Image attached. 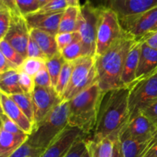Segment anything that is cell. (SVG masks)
Returning <instances> with one entry per match:
<instances>
[{
  "instance_id": "5",
  "label": "cell",
  "mask_w": 157,
  "mask_h": 157,
  "mask_svg": "<svg viewBox=\"0 0 157 157\" xmlns=\"http://www.w3.org/2000/svg\"><path fill=\"white\" fill-rule=\"evenodd\" d=\"M99 7L97 26L96 56L103 55L125 33L116 12L101 5Z\"/></svg>"
},
{
  "instance_id": "47",
  "label": "cell",
  "mask_w": 157,
  "mask_h": 157,
  "mask_svg": "<svg viewBox=\"0 0 157 157\" xmlns=\"http://www.w3.org/2000/svg\"><path fill=\"white\" fill-rule=\"evenodd\" d=\"M68 6H74V7H80V0H66Z\"/></svg>"
},
{
  "instance_id": "7",
  "label": "cell",
  "mask_w": 157,
  "mask_h": 157,
  "mask_svg": "<svg viewBox=\"0 0 157 157\" xmlns=\"http://www.w3.org/2000/svg\"><path fill=\"white\" fill-rule=\"evenodd\" d=\"M96 82H98V74L95 67V57H81L74 61L70 82L61 101H71Z\"/></svg>"
},
{
  "instance_id": "18",
  "label": "cell",
  "mask_w": 157,
  "mask_h": 157,
  "mask_svg": "<svg viewBox=\"0 0 157 157\" xmlns=\"http://www.w3.org/2000/svg\"><path fill=\"white\" fill-rule=\"evenodd\" d=\"M156 71H157V50L142 41L136 80L148 76Z\"/></svg>"
},
{
  "instance_id": "19",
  "label": "cell",
  "mask_w": 157,
  "mask_h": 157,
  "mask_svg": "<svg viewBox=\"0 0 157 157\" xmlns=\"http://www.w3.org/2000/svg\"><path fill=\"white\" fill-rule=\"evenodd\" d=\"M29 135H15L0 128V157H9L27 141Z\"/></svg>"
},
{
  "instance_id": "52",
  "label": "cell",
  "mask_w": 157,
  "mask_h": 157,
  "mask_svg": "<svg viewBox=\"0 0 157 157\" xmlns=\"http://www.w3.org/2000/svg\"><path fill=\"white\" fill-rule=\"evenodd\" d=\"M145 157H153V156H151L150 154H149V153H147V155H146Z\"/></svg>"
},
{
  "instance_id": "36",
  "label": "cell",
  "mask_w": 157,
  "mask_h": 157,
  "mask_svg": "<svg viewBox=\"0 0 157 157\" xmlns=\"http://www.w3.org/2000/svg\"><path fill=\"white\" fill-rule=\"evenodd\" d=\"M68 7L66 0H51L44 5L38 12H48V13H55V12H64Z\"/></svg>"
},
{
  "instance_id": "12",
  "label": "cell",
  "mask_w": 157,
  "mask_h": 157,
  "mask_svg": "<svg viewBox=\"0 0 157 157\" xmlns=\"http://www.w3.org/2000/svg\"><path fill=\"white\" fill-rule=\"evenodd\" d=\"M30 31L31 29L25 16L21 15H12L9 31L3 39L26 58Z\"/></svg>"
},
{
  "instance_id": "1",
  "label": "cell",
  "mask_w": 157,
  "mask_h": 157,
  "mask_svg": "<svg viewBox=\"0 0 157 157\" xmlns=\"http://www.w3.org/2000/svg\"><path fill=\"white\" fill-rule=\"evenodd\" d=\"M129 91V87H121L103 92L96 127L89 139L101 140L120 136L130 118Z\"/></svg>"
},
{
  "instance_id": "8",
  "label": "cell",
  "mask_w": 157,
  "mask_h": 157,
  "mask_svg": "<svg viewBox=\"0 0 157 157\" xmlns=\"http://www.w3.org/2000/svg\"><path fill=\"white\" fill-rule=\"evenodd\" d=\"M129 89V111L130 118H131L142 113L157 99V71L136 80Z\"/></svg>"
},
{
  "instance_id": "34",
  "label": "cell",
  "mask_w": 157,
  "mask_h": 157,
  "mask_svg": "<svg viewBox=\"0 0 157 157\" xmlns=\"http://www.w3.org/2000/svg\"><path fill=\"white\" fill-rule=\"evenodd\" d=\"M57 44H58L59 52L62 49L72 44L77 40L81 39L80 35L78 32H64V33H58L55 35Z\"/></svg>"
},
{
  "instance_id": "51",
  "label": "cell",
  "mask_w": 157,
  "mask_h": 157,
  "mask_svg": "<svg viewBox=\"0 0 157 157\" xmlns=\"http://www.w3.org/2000/svg\"><path fill=\"white\" fill-rule=\"evenodd\" d=\"M155 31H157V23H156V25H155V27L153 28V30L151 31V32H155Z\"/></svg>"
},
{
  "instance_id": "38",
  "label": "cell",
  "mask_w": 157,
  "mask_h": 157,
  "mask_svg": "<svg viewBox=\"0 0 157 157\" xmlns=\"http://www.w3.org/2000/svg\"><path fill=\"white\" fill-rule=\"evenodd\" d=\"M27 58H39V59L45 60V61L47 60V58L41 51V48L35 41V40L32 38L31 34L27 47Z\"/></svg>"
},
{
  "instance_id": "37",
  "label": "cell",
  "mask_w": 157,
  "mask_h": 157,
  "mask_svg": "<svg viewBox=\"0 0 157 157\" xmlns=\"http://www.w3.org/2000/svg\"><path fill=\"white\" fill-rule=\"evenodd\" d=\"M19 71V85L24 94L32 95L35 87L34 78L29 76L25 72L18 70Z\"/></svg>"
},
{
  "instance_id": "33",
  "label": "cell",
  "mask_w": 157,
  "mask_h": 157,
  "mask_svg": "<svg viewBox=\"0 0 157 157\" xmlns=\"http://www.w3.org/2000/svg\"><path fill=\"white\" fill-rule=\"evenodd\" d=\"M20 14L23 16L38 12L40 9L38 0H15Z\"/></svg>"
},
{
  "instance_id": "50",
  "label": "cell",
  "mask_w": 157,
  "mask_h": 157,
  "mask_svg": "<svg viewBox=\"0 0 157 157\" xmlns=\"http://www.w3.org/2000/svg\"><path fill=\"white\" fill-rule=\"evenodd\" d=\"M82 157H90V156H89V153H88V151H87H87L85 152V153H84V156H83Z\"/></svg>"
},
{
  "instance_id": "21",
  "label": "cell",
  "mask_w": 157,
  "mask_h": 157,
  "mask_svg": "<svg viewBox=\"0 0 157 157\" xmlns=\"http://www.w3.org/2000/svg\"><path fill=\"white\" fill-rule=\"evenodd\" d=\"M120 141L124 157H145L151 143H142L130 136L120 133Z\"/></svg>"
},
{
  "instance_id": "6",
  "label": "cell",
  "mask_w": 157,
  "mask_h": 157,
  "mask_svg": "<svg viewBox=\"0 0 157 157\" xmlns=\"http://www.w3.org/2000/svg\"><path fill=\"white\" fill-rule=\"evenodd\" d=\"M99 6H94L90 0H86L79 7L77 32L83 44L84 56H96L97 26Z\"/></svg>"
},
{
  "instance_id": "4",
  "label": "cell",
  "mask_w": 157,
  "mask_h": 157,
  "mask_svg": "<svg viewBox=\"0 0 157 157\" xmlns=\"http://www.w3.org/2000/svg\"><path fill=\"white\" fill-rule=\"evenodd\" d=\"M68 114L69 102L61 101L33 127L26 142L35 148L45 150L68 126Z\"/></svg>"
},
{
  "instance_id": "26",
  "label": "cell",
  "mask_w": 157,
  "mask_h": 157,
  "mask_svg": "<svg viewBox=\"0 0 157 157\" xmlns=\"http://www.w3.org/2000/svg\"><path fill=\"white\" fill-rule=\"evenodd\" d=\"M10 98L15 101V104L22 110L23 113L32 121L34 125V106L32 95L20 93L11 95Z\"/></svg>"
},
{
  "instance_id": "41",
  "label": "cell",
  "mask_w": 157,
  "mask_h": 157,
  "mask_svg": "<svg viewBox=\"0 0 157 157\" xmlns=\"http://www.w3.org/2000/svg\"><path fill=\"white\" fill-rule=\"evenodd\" d=\"M142 113L150 120V122L157 129V99L153 101L152 104H150L142 112Z\"/></svg>"
},
{
  "instance_id": "16",
  "label": "cell",
  "mask_w": 157,
  "mask_h": 157,
  "mask_svg": "<svg viewBox=\"0 0 157 157\" xmlns=\"http://www.w3.org/2000/svg\"><path fill=\"white\" fill-rule=\"evenodd\" d=\"M0 105L1 112L7 115L29 136L32 133L34 127L33 124L10 96L0 92Z\"/></svg>"
},
{
  "instance_id": "27",
  "label": "cell",
  "mask_w": 157,
  "mask_h": 157,
  "mask_svg": "<svg viewBox=\"0 0 157 157\" xmlns=\"http://www.w3.org/2000/svg\"><path fill=\"white\" fill-rule=\"evenodd\" d=\"M74 68V61L73 62H68L66 61L63 65L61 69V74H60L59 78H58V83L56 84V87H55V91L57 92L58 96L62 98L69 82H70L71 77L72 71Z\"/></svg>"
},
{
  "instance_id": "20",
  "label": "cell",
  "mask_w": 157,
  "mask_h": 157,
  "mask_svg": "<svg viewBox=\"0 0 157 157\" xmlns=\"http://www.w3.org/2000/svg\"><path fill=\"white\" fill-rule=\"evenodd\" d=\"M118 137L111 136L101 140L87 139L86 141L89 156L90 157H113L114 141Z\"/></svg>"
},
{
  "instance_id": "44",
  "label": "cell",
  "mask_w": 157,
  "mask_h": 157,
  "mask_svg": "<svg viewBox=\"0 0 157 157\" xmlns=\"http://www.w3.org/2000/svg\"><path fill=\"white\" fill-rule=\"evenodd\" d=\"M0 4L4 5L10 9L12 15H21L18 11L15 0H0Z\"/></svg>"
},
{
  "instance_id": "32",
  "label": "cell",
  "mask_w": 157,
  "mask_h": 157,
  "mask_svg": "<svg viewBox=\"0 0 157 157\" xmlns=\"http://www.w3.org/2000/svg\"><path fill=\"white\" fill-rule=\"evenodd\" d=\"M44 151V150L35 148L25 142L9 157H41Z\"/></svg>"
},
{
  "instance_id": "31",
  "label": "cell",
  "mask_w": 157,
  "mask_h": 157,
  "mask_svg": "<svg viewBox=\"0 0 157 157\" xmlns=\"http://www.w3.org/2000/svg\"><path fill=\"white\" fill-rule=\"evenodd\" d=\"M12 15V12L9 8L0 4V40L5 38L9 31Z\"/></svg>"
},
{
  "instance_id": "11",
  "label": "cell",
  "mask_w": 157,
  "mask_h": 157,
  "mask_svg": "<svg viewBox=\"0 0 157 157\" xmlns=\"http://www.w3.org/2000/svg\"><path fill=\"white\" fill-rule=\"evenodd\" d=\"M88 138L81 129L68 125L52 141L41 157H64L77 141Z\"/></svg>"
},
{
  "instance_id": "43",
  "label": "cell",
  "mask_w": 157,
  "mask_h": 157,
  "mask_svg": "<svg viewBox=\"0 0 157 157\" xmlns=\"http://www.w3.org/2000/svg\"><path fill=\"white\" fill-rule=\"evenodd\" d=\"M140 40L145 42L150 47L157 50V31L149 32Z\"/></svg>"
},
{
  "instance_id": "9",
  "label": "cell",
  "mask_w": 157,
  "mask_h": 157,
  "mask_svg": "<svg viewBox=\"0 0 157 157\" xmlns=\"http://www.w3.org/2000/svg\"><path fill=\"white\" fill-rule=\"evenodd\" d=\"M123 29L136 40L151 32L157 23V7L138 15L120 18Z\"/></svg>"
},
{
  "instance_id": "45",
  "label": "cell",
  "mask_w": 157,
  "mask_h": 157,
  "mask_svg": "<svg viewBox=\"0 0 157 157\" xmlns=\"http://www.w3.org/2000/svg\"><path fill=\"white\" fill-rule=\"evenodd\" d=\"M113 157H124V154H123L122 149H121V141H120L119 137L114 141Z\"/></svg>"
},
{
  "instance_id": "29",
  "label": "cell",
  "mask_w": 157,
  "mask_h": 157,
  "mask_svg": "<svg viewBox=\"0 0 157 157\" xmlns=\"http://www.w3.org/2000/svg\"><path fill=\"white\" fill-rule=\"evenodd\" d=\"M60 53L62 55L65 61H68V62H73L81 58V57H84V47H83L81 39L77 40L72 44H69L68 46L62 49Z\"/></svg>"
},
{
  "instance_id": "25",
  "label": "cell",
  "mask_w": 157,
  "mask_h": 157,
  "mask_svg": "<svg viewBox=\"0 0 157 157\" xmlns=\"http://www.w3.org/2000/svg\"><path fill=\"white\" fill-rule=\"evenodd\" d=\"M65 60L63 58L61 53H58L53 56L52 58H48L45 61V66L50 75L51 79L52 82V87L55 88L58 83V78H59L60 74H61V69L63 65L65 63Z\"/></svg>"
},
{
  "instance_id": "39",
  "label": "cell",
  "mask_w": 157,
  "mask_h": 157,
  "mask_svg": "<svg viewBox=\"0 0 157 157\" xmlns=\"http://www.w3.org/2000/svg\"><path fill=\"white\" fill-rule=\"evenodd\" d=\"M33 78L35 86L42 87H53L52 79L46 68V66L43 67L41 71H39Z\"/></svg>"
},
{
  "instance_id": "24",
  "label": "cell",
  "mask_w": 157,
  "mask_h": 157,
  "mask_svg": "<svg viewBox=\"0 0 157 157\" xmlns=\"http://www.w3.org/2000/svg\"><path fill=\"white\" fill-rule=\"evenodd\" d=\"M79 7L68 6L63 12L59 24L58 33L77 32Z\"/></svg>"
},
{
  "instance_id": "3",
  "label": "cell",
  "mask_w": 157,
  "mask_h": 157,
  "mask_svg": "<svg viewBox=\"0 0 157 157\" xmlns=\"http://www.w3.org/2000/svg\"><path fill=\"white\" fill-rule=\"evenodd\" d=\"M102 94L96 82L69 101L68 125L81 129L90 138L96 127Z\"/></svg>"
},
{
  "instance_id": "49",
  "label": "cell",
  "mask_w": 157,
  "mask_h": 157,
  "mask_svg": "<svg viewBox=\"0 0 157 157\" xmlns=\"http://www.w3.org/2000/svg\"><path fill=\"white\" fill-rule=\"evenodd\" d=\"M156 141H157V130H156V131L155 132L154 136H153V140H152V142H151V144H150V146H151V144H153V143L156 142Z\"/></svg>"
},
{
  "instance_id": "40",
  "label": "cell",
  "mask_w": 157,
  "mask_h": 157,
  "mask_svg": "<svg viewBox=\"0 0 157 157\" xmlns=\"http://www.w3.org/2000/svg\"><path fill=\"white\" fill-rule=\"evenodd\" d=\"M87 139H81L77 141L70 151L64 157H82L87 150Z\"/></svg>"
},
{
  "instance_id": "22",
  "label": "cell",
  "mask_w": 157,
  "mask_h": 157,
  "mask_svg": "<svg viewBox=\"0 0 157 157\" xmlns=\"http://www.w3.org/2000/svg\"><path fill=\"white\" fill-rule=\"evenodd\" d=\"M30 34L41 48L47 59L60 52L55 35L38 29H31Z\"/></svg>"
},
{
  "instance_id": "13",
  "label": "cell",
  "mask_w": 157,
  "mask_h": 157,
  "mask_svg": "<svg viewBox=\"0 0 157 157\" xmlns=\"http://www.w3.org/2000/svg\"><path fill=\"white\" fill-rule=\"evenodd\" d=\"M101 6L112 9L122 18L157 7V0H104Z\"/></svg>"
},
{
  "instance_id": "14",
  "label": "cell",
  "mask_w": 157,
  "mask_h": 157,
  "mask_svg": "<svg viewBox=\"0 0 157 157\" xmlns=\"http://www.w3.org/2000/svg\"><path fill=\"white\" fill-rule=\"evenodd\" d=\"M157 129L142 113L129 119L120 133L142 143H151Z\"/></svg>"
},
{
  "instance_id": "46",
  "label": "cell",
  "mask_w": 157,
  "mask_h": 157,
  "mask_svg": "<svg viewBox=\"0 0 157 157\" xmlns=\"http://www.w3.org/2000/svg\"><path fill=\"white\" fill-rule=\"evenodd\" d=\"M147 153H149L153 157H157V141L151 144L150 150L147 152Z\"/></svg>"
},
{
  "instance_id": "28",
  "label": "cell",
  "mask_w": 157,
  "mask_h": 157,
  "mask_svg": "<svg viewBox=\"0 0 157 157\" xmlns=\"http://www.w3.org/2000/svg\"><path fill=\"white\" fill-rule=\"evenodd\" d=\"M0 52L14 65L16 66L18 69H19L25 60L24 56H22L18 51L15 50L4 39L0 40Z\"/></svg>"
},
{
  "instance_id": "30",
  "label": "cell",
  "mask_w": 157,
  "mask_h": 157,
  "mask_svg": "<svg viewBox=\"0 0 157 157\" xmlns=\"http://www.w3.org/2000/svg\"><path fill=\"white\" fill-rule=\"evenodd\" d=\"M45 60L39 59V58H26L22 65L19 67L18 70L34 78L39 71L45 67Z\"/></svg>"
},
{
  "instance_id": "35",
  "label": "cell",
  "mask_w": 157,
  "mask_h": 157,
  "mask_svg": "<svg viewBox=\"0 0 157 157\" xmlns=\"http://www.w3.org/2000/svg\"><path fill=\"white\" fill-rule=\"evenodd\" d=\"M0 120H1V129L4 130L5 131L15 135L27 134L13 121H12L7 115H6L2 112H1Z\"/></svg>"
},
{
  "instance_id": "2",
  "label": "cell",
  "mask_w": 157,
  "mask_h": 157,
  "mask_svg": "<svg viewBox=\"0 0 157 157\" xmlns=\"http://www.w3.org/2000/svg\"><path fill=\"white\" fill-rule=\"evenodd\" d=\"M136 41L125 32L103 55L95 57L98 82L103 92L124 87L121 78L124 64Z\"/></svg>"
},
{
  "instance_id": "48",
  "label": "cell",
  "mask_w": 157,
  "mask_h": 157,
  "mask_svg": "<svg viewBox=\"0 0 157 157\" xmlns=\"http://www.w3.org/2000/svg\"><path fill=\"white\" fill-rule=\"evenodd\" d=\"M50 1L51 0H38V2H39V5H40V9H41L42 6H44V5L47 4V3Z\"/></svg>"
},
{
  "instance_id": "15",
  "label": "cell",
  "mask_w": 157,
  "mask_h": 157,
  "mask_svg": "<svg viewBox=\"0 0 157 157\" xmlns=\"http://www.w3.org/2000/svg\"><path fill=\"white\" fill-rule=\"evenodd\" d=\"M63 12L48 13L36 12L25 16L30 29H38L56 35Z\"/></svg>"
},
{
  "instance_id": "17",
  "label": "cell",
  "mask_w": 157,
  "mask_h": 157,
  "mask_svg": "<svg viewBox=\"0 0 157 157\" xmlns=\"http://www.w3.org/2000/svg\"><path fill=\"white\" fill-rule=\"evenodd\" d=\"M142 41L136 40L132 46L126 59L123 71L122 84L124 87H130L136 80V71L139 65Z\"/></svg>"
},
{
  "instance_id": "23",
  "label": "cell",
  "mask_w": 157,
  "mask_h": 157,
  "mask_svg": "<svg viewBox=\"0 0 157 157\" xmlns=\"http://www.w3.org/2000/svg\"><path fill=\"white\" fill-rule=\"evenodd\" d=\"M0 90L9 96L23 93L19 85L18 70H9L0 74Z\"/></svg>"
},
{
  "instance_id": "10",
  "label": "cell",
  "mask_w": 157,
  "mask_h": 157,
  "mask_svg": "<svg viewBox=\"0 0 157 157\" xmlns=\"http://www.w3.org/2000/svg\"><path fill=\"white\" fill-rule=\"evenodd\" d=\"M32 98L34 106V127L62 101L54 87L35 86Z\"/></svg>"
},
{
  "instance_id": "42",
  "label": "cell",
  "mask_w": 157,
  "mask_h": 157,
  "mask_svg": "<svg viewBox=\"0 0 157 157\" xmlns=\"http://www.w3.org/2000/svg\"><path fill=\"white\" fill-rule=\"evenodd\" d=\"M9 70H18V69L0 52V74H2Z\"/></svg>"
}]
</instances>
